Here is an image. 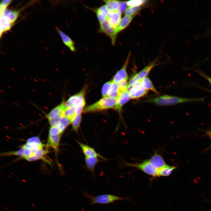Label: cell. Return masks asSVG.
<instances>
[{
    "label": "cell",
    "mask_w": 211,
    "mask_h": 211,
    "mask_svg": "<svg viewBox=\"0 0 211 211\" xmlns=\"http://www.w3.org/2000/svg\"><path fill=\"white\" fill-rule=\"evenodd\" d=\"M48 152L47 150L43 148L38 149L30 156L24 159L29 161H32L38 160L42 159L44 156L47 154Z\"/></svg>",
    "instance_id": "7402d4cb"
},
{
    "label": "cell",
    "mask_w": 211,
    "mask_h": 211,
    "mask_svg": "<svg viewBox=\"0 0 211 211\" xmlns=\"http://www.w3.org/2000/svg\"><path fill=\"white\" fill-rule=\"evenodd\" d=\"M147 160L153 166L158 169L166 164L162 155L157 152H155L151 157Z\"/></svg>",
    "instance_id": "9a60e30c"
},
{
    "label": "cell",
    "mask_w": 211,
    "mask_h": 211,
    "mask_svg": "<svg viewBox=\"0 0 211 211\" xmlns=\"http://www.w3.org/2000/svg\"><path fill=\"white\" fill-rule=\"evenodd\" d=\"M124 165L125 166L136 168L154 177H157L158 169L153 166L147 159L139 163L132 164L125 162Z\"/></svg>",
    "instance_id": "277c9868"
},
{
    "label": "cell",
    "mask_w": 211,
    "mask_h": 211,
    "mask_svg": "<svg viewBox=\"0 0 211 211\" xmlns=\"http://www.w3.org/2000/svg\"><path fill=\"white\" fill-rule=\"evenodd\" d=\"M141 81L143 86L146 89L148 90H150L156 94L159 95V92L156 90L151 80L148 77L143 79Z\"/></svg>",
    "instance_id": "484cf974"
},
{
    "label": "cell",
    "mask_w": 211,
    "mask_h": 211,
    "mask_svg": "<svg viewBox=\"0 0 211 211\" xmlns=\"http://www.w3.org/2000/svg\"><path fill=\"white\" fill-rule=\"evenodd\" d=\"M157 60H155L152 62L131 78L128 83L127 89L137 82L147 77L152 69L157 65Z\"/></svg>",
    "instance_id": "5b68a950"
},
{
    "label": "cell",
    "mask_w": 211,
    "mask_h": 211,
    "mask_svg": "<svg viewBox=\"0 0 211 211\" xmlns=\"http://www.w3.org/2000/svg\"><path fill=\"white\" fill-rule=\"evenodd\" d=\"M64 43L72 51L74 52L76 48L74 42L67 35L59 29L57 30Z\"/></svg>",
    "instance_id": "ac0fdd59"
},
{
    "label": "cell",
    "mask_w": 211,
    "mask_h": 211,
    "mask_svg": "<svg viewBox=\"0 0 211 211\" xmlns=\"http://www.w3.org/2000/svg\"><path fill=\"white\" fill-rule=\"evenodd\" d=\"M44 145L42 144L37 136L30 137L27 140L25 144L21 145V148L31 150L33 153L39 149L43 148Z\"/></svg>",
    "instance_id": "ba28073f"
},
{
    "label": "cell",
    "mask_w": 211,
    "mask_h": 211,
    "mask_svg": "<svg viewBox=\"0 0 211 211\" xmlns=\"http://www.w3.org/2000/svg\"><path fill=\"white\" fill-rule=\"evenodd\" d=\"M112 83V80L106 82L103 85L101 89V94L103 97H107Z\"/></svg>",
    "instance_id": "1f68e13d"
},
{
    "label": "cell",
    "mask_w": 211,
    "mask_h": 211,
    "mask_svg": "<svg viewBox=\"0 0 211 211\" xmlns=\"http://www.w3.org/2000/svg\"><path fill=\"white\" fill-rule=\"evenodd\" d=\"M197 71L202 76L207 79V80L209 81L210 84H211V77L207 76L203 72L198 71V70Z\"/></svg>",
    "instance_id": "f35d334b"
},
{
    "label": "cell",
    "mask_w": 211,
    "mask_h": 211,
    "mask_svg": "<svg viewBox=\"0 0 211 211\" xmlns=\"http://www.w3.org/2000/svg\"><path fill=\"white\" fill-rule=\"evenodd\" d=\"M23 149L21 148L18 150L1 153V154L2 156H16L22 158L23 156Z\"/></svg>",
    "instance_id": "d6a6232c"
},
{
    "label": "cell",
    "mask_w": 211,
    "mask_h": 211,
    "mask_svg": "<svg viewBox=\"0 0 211 211\" xmlns=\"http://www.w3.org/2000/svg\"><path fill=\"white\" fill-rule=\"evenodd\" d=\"M99 158L98 157H85V162L87 169L92 173L93 176H94V169L96 165L101 161Z\"/></svg>",
    "instance_id": "e0dca14e"
},
{
    "label": "cell",
    "mask_w": 211,
    "mask_h": 211,
    "mask_svg": "<svg viewBox=\"0 0 211 211\" xmlns=\"http://www.w3.org/2000/svg\"><path fill=\"white\" fill-rule=\"evenodd\" d=\"M62 134L53 136H48L47 145L51 147L54 150L56 154L59 150V143Z\"/></svg>",
    "instance_id": "2e32d148"
},
{
    "label": "cell",
    "mask_w": 211,
    "mask_h": 211,
    "mask_svg": "<svg viewBox=\"0 0 211 211\" xmlns=\"http://www.w3.org/2000/svg\"><path fill=\"white\" fill-rule=\"evenodd\" d=\"M82 119L81 114L76 115L71 120V124L72 129L76 132H77L79 128Z\"/></svg>",
    "instance_id": "f1b7e54d"
},
{
    "label": "cell",
    "mask_w": 211,
    "mask_h": 211,
    "mask_svg": "<svg viewBox=\"0 0 211 211\" xmlns=\"http://www.w3.org/2000/svg\"><path fill=\"white\" fill-rule=\"evenodd\" d=\"M176 168V166H171L166 164L158 169L157 177L169 176L173 170Z\"/></svg>",
    "instance_id": "44dd1931"
},
{
    "label": "cell",
    "mask_w": 211,
    "mask_h": 211,
    "mask_svg": "<svg viewBox=\"0 0 211 211\" xmlns=\"http://www.w3.org/2000/svg\"><path fill=\"white\" fill-rule=\"evenodd\" d=\"M127 90L131 98L133 99L141 97L147 94L148 91L143 86L141 80L135 84Z\"/></svg>",
    "instance_id": "52a82bcc"
},
{
    "label": "cell",
    "mask_w": 211,
    "mask_h": 211,
    "mask_svg": "<svg viewBox=\"0 0 211 211\" xmlns=\"http://www.w3.org/2000/svg\"><path fill=\"white\" fill-rule=\"evenodd\" d=\"M77 142L80 147L85 157H98L102 160H106V158L97 152L93 148L78 141Z\"/></svg>",
    "instance_id": "30bf717a"
},
{
    "label": "cell",
    "mask_w": 211,
    "mask_h": 211,
    "mask_svg": "<svg viewBox=\"0 0 211 211\" xmlns=\"http://www.w3.org/2000/svg\"><path fill=\"white\" fill-rule=\"evenodd\" d=\"M108 9L110 11H118L120 1L117 0H104Z\"/></svg>",
    "instance_id": "83f0119b"
},
{
    "label": "cell",
    "mask_w": 211,
    "mask_h": 211,
    "mask_svg": "<svg viewBox=\"0 0 211 211\" xmlns=\"http://www.w3.org/2000/svg\"><path fill=\"white\" fill-rule=\"evenodd\" d=\"M135 15L133 16H125L122 18L117 28L118 33L127 28L130 23Z\"/></svg>",
    "instance_id": "603a6c76"
},
{
    "label": "cell",
    "mask_w": 211,
    "mask_h": 211,
    "mask_svg": "<svg viewBox=\"0 0 211 211\" xmlns=\"http://www.w3.org/2000/svg\"><path fill=\"white\" fill-rule=\"evenodd\" d=\"M119 90L122 93L127 90L128 83L127 80H122L118 83Z\"/></svg>",
    "instance_id": "d590c367"
},
{
    "label": "cell",
    "mask_w": 211,
    "mask_h": 211,
    "mask_svg": "<svg viewBox=\"0 0 211 211\" xmlns=\"http://www.w3.org/2000/svg\"><path fill=\"white\" fill-rule=\"evenodd\" d=\"M131 55V52H130L122 68L117 72L114 76L112 80L113 82L118 83L123 80H127L128 76L127 72V69Z\"/></svg>",
    "instance_id": "9c48e42d"
},
{
    "label": "cell",
    "mask_w": 211,
    "mask_h": 211,
    "mask_svg": "<svg viewBox=\"0 0 211 211\" xmlns=\"http://www.w3.org/2000/svg\"><path fill=\"white\" fill-rule=\"evenodd\" d=\"M121 14L118 11H112L108 10L107 19L112 26L117 29L121 19Z\"/></svg>",
    "instance_id": "4fadbf2b"
},
{
    "label": "cell",
    "mask_w": 211,
    "mask_h": 211,
    "mask_svg": "<svg viewBox=\"0 0 211 211\" xmlns=\"http://www.w3.org/2000/svg\"><path fill=\"white\" fill-rule=\"evenodd\" d=\"M99 31L105 34L110 38L113 45L115 44L117 35L118 33L117 29L112 26L107 19L100 23Z\"/></svg>",
    "instance_id": "8992f818"
},
{
    "label": "cell",
    "mask_w": 211,
    "mask_h": 211,
    "mask_svg": "<svg viewBox=\"0 0 211 211\" xmlns=\"http://www.w3.org/2000/svg\"><path fill=\"white\" fill-rule=\"evenodd\" d=\"M206 134L211 139V130L206 132Z\"/></svg>",
    "instance_id": "ab89813d"
},
{
    "label": "cell",
    "mask_w": 211,
    "mask_h": 211,
    "mask_svg": "<svg viewBox=\"0 0 211 211\" xmlns=\"http://www.w3.org/2000/svg\"><path fill=\"white\" fill-rule=\"evenodd\" d=\"M131 99L127 90L122 92L117 99V103L114 109L120 113L123 106Z\"/></svg>",
    "instance_id": "5bb4252c"
},
{
    "label": "cell",
    "mask_w": 211,
    "mask_h": 211,
    "mask_svg": "<svg viewBox=\"0 0 211 211\" xmlns=\"http://www.w3.org/2000/svg\"><path fill=\"white\" fill-rule=\"evenodd\" d=\"M108 11V9L105 5L95 10V11L100 23L103 22L107 20Z\"/></svg>",
    "instance_id": "ffe728a7"
},
{
    "label": "cell",
    "mask_w": 211,
    "mask_h": 211,
    "mask_svg": "<svg viewBox=\"0 0 211 211\" xmlns=\"http://www.w3.org/2000/svg\"><path fill=\"white\" fill-rule=\"evenodd\" d=\"M64 101L52 109L46 115L48 121L53 120H59L63 115L64 110Z\"/></svg>",
    "instance_id": "8fae6325"
},
{
    "label": "cell",
    "mask_w": 211,
    "mask_h": 211,
    "mask_svg": "<svg viewBox=\"0 0 211 211\" xmlns=\"http://www.w3.org/2000/svg\"><path fill=\"white\" fill-rule=\"evenodd\" d=\"M147 1L144 0H130L127 1V4L129 6H140Z\"/></svg>",
    "instance_id": "836d02e7"
},
{
    "label": "cell",
    "mask_w": 211,
    "mask_h": 211,
    "mask_svg": "<svg viewBox=\"0 0 211 211\" xmlns=\"http://www.w3.org/2000/svg\"><path fill=\"white\" fill-rule=\"evenodd\" d=\"M117 101V99L108 97H103L96 103L86 107L84 111L87 113H91L109 108H114Z\"/></svg>",
    "instance_id": "7a4b0ae2"
},
{
    "label": "cell",
    "mask_w": 211,
    "mask_h": 211,
    "mask_svg": "<svg viewBox=\"0 0 211 211\" xmlns=\"http://www.w3.org/2000/svg\"><path fill=\"white\" fill-rule=\"evenodd\" d=\"M70 124H71V120L63 115L60 118L59 123L56 127L60 133L62 134Z\"/></svg>",
    "instance_id": "cb8c5ba5"
},
{
    "label": "cell",
    "mask_w": 211,
    "mask_h": 211,
    "mask_svg": "<svg viewBox=\"0 0 211 211\" xmlns=\"http://www.w3.org/2000/svg\"><path fill=\"white\" fill-rule=\"evenodd\" d=\"M141 8L140 6H129L125 11V16H132L135 15Z\"/></svg>",
    "instance_id": "4dcf8cb0"
},
{
    "label": "cell",
    "mask_w": 211,
    "mask_h": 211,
    "mask_svg": "<svg viewBox=\"0 0 211 211\" xmlns=\"http://www.w3.org/2000/svg\"><path fill=\"white\" fill-rule=\"evenodd\" d=\"M203 100V98H186L166 95L150 98L145 101L160 106H167L183 103Z\"/></svg>",
    "instance_id": "6da1fadb"
},
{
    "label": "cell",
    "mask_w": 211,
    "mask_h": 211,
    "mask_svg": "<svg viewBox=\"0 0 211 211\" xmlns=\"http://www.w3.org/2000/svg\"><path fill=\"white\" fill-rule=\"evenodd\" d=\"M85 88H84L80 92L76 94V98L72 106L76 109V115L81 114L85 104L84 94Z\"/></svg>",
    "instance_id": "7c38bea8"
},
{
    "label": "cell",
    "mask_w": 211,
    "mask_h": 211,
    "mask_svg": "<svg viewBox=\"0 0 211 211\" xmlns=\"http://www.w3.org/2000/svg\"><path fill=\"white\" fill-rule=\"evenodd\" d=\"M12 24L9 23L3 16H0V36L4 32L9 30L12 27Z\"/></svg>",
    "instance_id": "4316f807"
},
{
    "label": "cell",
    "mask_w": 211,
    "mask_h": 211,
    "mask_svg": "<svg viewBox=\"0 0 211 211\" xmlns=\"http://www.w3.org/2000/svg\"><path fill=\"white\" fill-rule=\"evenodd\" d=\"M127 1H120L118 11L121 13H123L127 8Z\"/></svg>",
    "instance_id": "74e56055"
},
{
    "label": "cell",
    "mask_w": 211,
    "mask_h": 211,
    "mask_svg": "<svg viewBox=\"0 0 211 211\" xmlns=\"http://www.w3.org/2000/svg\"><path fill=\"white\" fill-rule=\"evenodd\" d=\"M63 115L68 118L71 122V120L76 115L75 108L73 106H71L65 109Z\"/></svg>",
    "instance_id": "f546056e"
},
{
    "label": "cell",
    "mask_w": 211,
    "mask_h": 211,
    "mask_svg": "<svg viewBox=\"0 0 211 211\" xmlns=\"http://www.w3.org/2000/svg\"><path fill=\"white\" fill-rule=\"evenodd\" d=\"M59 134H62L60 133L56 126L50 127L49 131L48 136H53Z\"/></svg>",
    "instance_id": "8d00e7d4"
},
{
    "label": "cell",
    "mask_w": 211,
    "mask_h": 211,
    "mask_svg": "<svg viewBox=\"0 0 211 211\" xmlns=\"http://www.w3.org/2000/svg\"><path fill=\"white\" fill-rule=\"evenodd\" d=\"M19 14L18 10L11 11L6 9L2 15L10 23L12 24L16 20Z\"/></svg>",
    "instance_id": "d6986e66"
},
{
    "label": "cell",
    "mask_w": 211,
    "mask_h": 211,
    "mask_svg": "<svg viewBox=\"0 0 211 211\" xmlns=\"http://www.w3.org/2000/svg\"><path fill=\"white\" fill-rule=\"evenodd\" d=\"M83 195L85 197L90 199L89 204L91 205L97 204H108L116 200H125L124 198L112 194H102L94 196L84 192Z\"/></svg>",
    "instance_id": "3957f363"
},
{
    "label": "cell",
    "mask_w": 211,
    "mask_h": 211,
    "mask_svg": "<svg viewBox=\"0 0 211 211\" xmlns=\"http://www.w3.org/2000/svg\"><path fill=\"white\" fill-rule=\"evenodd\" d=\"M12 1L10 0H3L1 2L0 5V16H2L7 7L11 3Z\"/></svg>",
    "instance_id": "e575fe53"
},
{
    "label": "cell",
    "mask_w": 211,
    "mask_h": 211,
    "mask_svg": "<svg viewBox=\"0 0 211 211\" xmlns=\"http://www.w3.org/2000/svg\"><path fill=\"white\" fill-rule=\"evenodd\" d=\"M121 93L119 90L118 83L113 81L111 89L107 97L117 99Z\"/></svg>",
    "instance_id": "d4e9b609"
}]
</instances>
